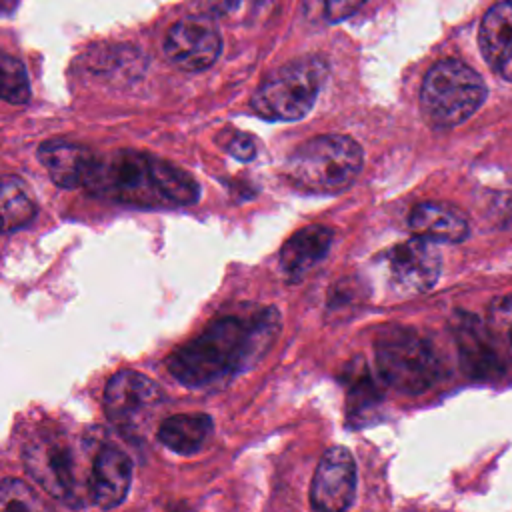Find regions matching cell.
<instances>
[{
    "label": "cell",
    "mask_w": 512,
    "mask_h": 512,
    "mask_svg": "<svg viewBox=\"0 0 512 512\" xmlns=\"http://www.w3.org/2000/svg\"><path fill=\"white\" fill-rule=\"evenodd\" d=\"M36 216V202L28 186L8 174H0V234L20 230Z\"/></svg>",
    "instance_id": "obj_19"
},
{
    "label": "cell",
    "mask_w": 512,
    "mask_h": 512,
    "mask_svg": "<svg viewBox=\"0 0 512 512\" xmlns=\"http://www.w3.org/2000/svg\"><path fill=\"white\" fill-rule=\"evenodd\" d=\"M278 330L280 314L274 306L218 316L168 356V372L192 388L224 384L260 360Z\"/></svg>",
    "instance_id": "obj_1"
},
{
    "label": "cell",
    "mask_w": 512,
    "mask_h": 512,
    "mask_svg": "<svg viewBox=\"0 0 512 512\" xmlns=\"http://www.w3.org/2000/svg\"><path fill=\"white\" fill-rule=\"evenodd\" d=\"M164 52L174 66L188 72H200L218 60L222 52V36L210 16H186L168 30Z\"/></svg>",
    "instance_id": "obj_7"
},
{
    "label": "cell",
    "mask_w": 512,
    "mask_h": 512,
    "mask_svg": "<svg viewBox=\"0 0 512 512\" xmlns=\"http://www.w3.org/2000/svg\"><path fill=\"white\" fill-rule=\"evenodd\" d=\"M28 472L54 496L74 500L76 466L72 450L60 440H40L24 454Z\"/></svg>",
    "instance_id": "obj_11"
},
{
    "label": "cell",
    "mask_w": 512,
    "mask_h": 512,
    "mask_svg": "<svg viewBox=\"0 0 512 512\" xmlns=\"http://www.w3.org/2000/svg\"><path fill=\"white\" fill-rule=\"evenodd\" d=\"M82 188L138 208L190 206L200 196V186L188 172L168 160L136 150L96 154Z\"/></svg>",
    "instance_id": "obj_2"
},
{
    "label": "cell",
    "mask_w": 512,
    "mask_h": 512,
    "mask_svg": "<svg viewBox=\"0 0 512 512\" xmlns=\"http://www.w3.org/2000/svg\"><path fill=\"white\" fill-rule=\"evenodd\" d=\"M488 332L498 348L512 356V294H506L490 306Z\"/></svg>",
    "instance_id": "obj_21"
},
{
    "label": "cell",
    "mask_w": 512,
    "mask_h": 512,
    "mask_svg": "<svg viewBox=\"0 0 512 512\" xmlns=\"http://www.w3.org/2000/svg\"><path fill=\"white\" fill-rule=\"evenodd\" d=\"M238 4H240V0H196V8L200 10V14L210 16V18L224 16V14L232 12Z\"/></svg>",
    "instance_id": "obj_26"
},
{
    "label": "cell",
    "mask_w": 512,
    "mask_h": 512,
    "mask_svg": "<svg viewBox=\"0 0 512 512\" xmlns=\"http://www.w3.org/2000/svg\"><path fill=\"white\" fill-rule=\"evenodd\" d=\"M456 340L462 364L474 378H492L498 374V346L492 340L488 328H482L476 318L464 314L456 322Z\"/></svg>",
    "instance_id": "obj_17"
},
{
    "label": "cell",
    "mask_w": 512,
    "mask_h": 512,
    "mask_svg": "<svg viewBox=\"0 0 512 512\" xmlns=\"http://www.w3.org/2000/svg\"><path fill=\"white\" fill-rule=\"evenodd\" d=\"M36 154L50 178L62 188H82L96 158V152L86 146L60 140L40 144Z\"/></svg>",
    "instance_id": "obj_15"
},
{
    "label": "cell",
    "mask_w": 512,
    "mask_h": 512,
    "mask_svg": "<svg viewBox=\"0 0 512 512\" xmlns=\"http://www.w3.org/2000/svg\"><path fill=\"white\" fill-rule=\"evenodd\" d=\"M360 144L344 134H322L300 144L286 160L288 180L306 192L336 194L362 170Z\"/></svg>",
    "instance_id": "obj_3"
},
{
    "label": "cell",
    "mask_w": 512,
    "mask_h": 512,
    "mask_svg": "<svg viewBox=\"0 0 512 512\" xmlns=\"http://www.w3.org/2000/svg\"><path fill=\"white\" fill-rule=\"evenodd\" d=\"M326 62L318 56H304L274 70L254 92L252 110L272 122H294L304 118L326 80Z\"/></svg>",
    "instance_id": "obj_4"
},
{
    "label": "cell",
    "mask_w": 512,
    "mask_h": 512,
    "mask_svg": "<svg viewBox=\"0 0 512 512\" xmlns=\"http://www.w3.org/2000/svg\"><path fill=\"white\" fill-rule=\"evenodd\" d=\"M374 350L380 376L402 394H422L440 378L442 366L438 354L412 328H386L376 338Z\"/></svg>",
    "instance_id": "obj_6"
},
{
    "label": "cell",
    "mask_w": 512,
    "mask_h": 512,
    "mask_svg": "<svg viewBox=\"0 0 512 512\" xmlns=\"http://www.w3.org/2000/svg\"><path fill=\"white\" fill-rule=\"evenodd\" d=\"M30 98V82L24 64L0 50V100L8 104H24Z\"/></svg>",
    "instance_id": "obj_20"
},
{
    "label": "cell",
    "mask_w": 512,
    "mask_h": 512,
    "mask_svg": "<svg viewBox=\"0 0 512 512\" xmlns=\"http://www.w3.org/2000/svg\"><path fill=\"white\" fill-rule=\"evenodd\" d=\"M486 84L480 74L460 60L434 64L420 90V110L434 128H452L468 120L484 102Z\"/></svg>",
    "instance_id": "obj_5"
},
{
    "label": "cell",
    "mask_w": 512,
    "mask_h": 512,
    "mask_svg": "<svg viewBox=\"0 0 512 512\" xmlns=\"http://www.w3.org/2000/svg\"><path fill=\"white\" fill-rule=\"evenodd\" d=\"M212 428L214 422L208 414H174L160 424L158 440L176 454H194L204 446Z\"/></svg>",
    "instance_id": "obj_18"
},
{
    "label": "cell",
    "mask_w": 512,
    "mask_h": 512,
    "mask_svg": "<svg viewBox=\"0 0 512 512\" xmlns=\"http://www.w3.org/2000/svg\"><path fill=\"white\" fill-rule=\"evenodd\" d=\"M410 230L430 242H462L468 236L470 224L466 216L452 204L420 202L408 218Z\"/></svg>",
    "instance_id": "obj_16"
},
{
    "label": "cell",
    "mask_w": 512,
    "mask_h": 512,
    "mask_svg": "<svg viewBox=\"0 0 512 512\" xmlns=\"http://www.w3.org/2000/svg\"><path fill=\"white\" fill-rule=\"evenodd\" d=\"M334 232L328 226L312 224L292 234L280 250V268L290 282L304 278L330 250Z\"/></svg>",
    "instance_id": "obj_14"
},
{
    "label": "cell",
    "mask_w": 512,
    "mask_h": 512,
    "mask_svg": "<svg viewBox=\"0 0 512 512\" xmlns=\"http://www.w3.org/2000/svg\"><path fill=\"white\" fill-rule=\"evenodd\" d=\"M372 400H376V390L372 386L370 374H366V372H350L348 402L352 406V412L356 414L360 408H366Z\"/></svg>",
    "instance_id": "obj_23"
},
{
    "label": "cell",
    "mask_w": 512,
    "mask_h": 512,
    "mask_svg": "<svg viewBox=\"0 0 512 512\" xmlns=\"http://www.w3.org/2000/svg\"><path fill=\"white\" fill-rule=\"evenodd\" d=\"M38 510L40 500L36 498L34 490L18 480V478H4L0 480V510Z\"/></svg>",
    "instance_id": "obj_22"
},
{
    "label": "cell",
    "mask_w": 512,
    "mask_h": 512,
    "mask_svg": "<svg viewBox=\"0 0 512 512\" xmlns=\"http://www.w3.org/2000/svg\"><path fill=\"white\" fill-rule=\"evenodd\" d=\"M226 150L240 162H250L256 156V140L250 134L234 132L226 144Z\"/></svg>",
    "instance_id": "obj_25"
},
{
    "label": "cell",
    "mask_w": 512,
    "mask_h": 512,
    "mask_svg": "<svg viewBox=\"0 0 512 512\" xmlns=\"http://www.w3.org/2000/svg\"><path fill=\"white\" fill-rule=\"evenodd\" d=\"M312 4L326 22L334 24L352 16L364 4V0H312Z\"/></svg>",
    "instance_id": "obj_24"
},
{
    "label": "cell",
    "mask_w": 512,
    "mask_h": 512,
    "mask_svg": "<svg viewBox=\"0 0 512 512\" xmlns=\"http://www.w3.org/2000/svg\"><path fill=\"white\" fill-rule=\"evenodd\" d=\"M356 494V462L344 446H334L320 458L312 486L310 504L314 510L340 512L350 508Z\"/></svg>",
    "instance_id": "obj_9"
},
{
    "label": "cell",
    "mask_w": 512,
    "mask_h": 512,
    "mask_svg": "<svg viewBox=\"0 0 512 512\" xmlns=\"http://www.w3.org/2000/svg\"><path fill=\"white\" fill-rule=\"evenodd\" d=\"M132 484V460L118 448H102L92 462L88 488L96 506L110 510L124 502Z\"/></svg>",
    "instance_id": "obj_12"
},
{
    "label": "cell",
    "mask_w": 512,
    "mask_h": 512,
    "mask_svg": "<svg viewBox=\"0 0 512 512\" xmlns=\"http://www.w3.org/2000/svg\"><path fill=\"white\" fill-rule=\"evenodd\" d=\"M392 284L406 294H422L434 288L440 276V256L430 240L420 236L394 244L386 254Z\"/></svg>",
    "instance_id": "obj_8"
},
{
    "label": "cell",
    "mask_w": 512,
    "mask_h": 512,
    "mask_svg": "<svg viewBox=\"0 0 512 512\" xmlns=\"http://www.w3.org/2000/svg\"><path fill=\"white\" fill-rule=\"evenodd\" d=\"M160 386L142 372H116L104 388V410L116 424H134L144 412L162 402Z\"/></svg>",
    "instance_id": "obj_10"
},
{
    "label": "cell",
    "mask_w": 512,
    "mask_h": 512,
    "mask_svg": "<svg viewBox=\"0 0 512 512\" xmlns=\"http://www.w3.org/2000/svg\"><path fill=\"white\" fill-rule=\"evenodd\" d=\"M478 38L488 66L512 82V0L498 2L486 12Z\"/></svg>",
    "instance_id": "obj_13"
}]
</instances>
